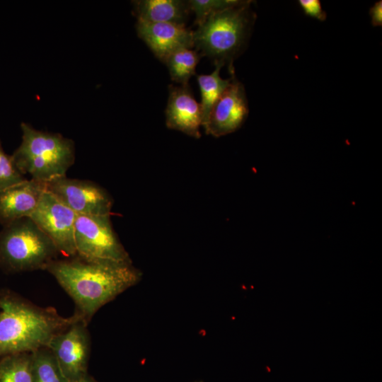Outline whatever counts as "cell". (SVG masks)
<instances>
[{
    "instance_id": "obj_1",
    "label": "cell",
    "mask_w": 382,
    "mask_h": 382,
    "mask_svg": "<svg viewBox=\"0 0 382 382\" xmlns=\"http://www.w3.org/2000/svg\"><path fill=\"white\" fill-rule=\"evenodd\" d=\"M45 270L73 299L75 313L86 323L100 308L141 277L131 261L89 260L78 255L54 260Z\"/></svg>"
},
{
    "instance_id": "obj_2",
    "label": "cell",
    "mask_w": 382,
    "mask_h": 382,
    "mask_svg": "<svg viewBox=\"0 0 382 382\" xmlns=\"http://www.w3.org/2000/svg\"><path fill=\"white\" fill-rule=\"evenodd\" d=\"M81 320L76 313L63 317L54 308L40 307L9 290H1L0 359L47 347L55 335Z\"/></svg>"
},
{
    "instance_id": "obj_3",
    "label": "cell",
    "mask_w": 382,
    "mask_h": 382,
    "mask_svg": "<svg viewBox=\"0 0 382 382\" xmlns=\"http://www.w3.org/2000/svg\"><path fill=\"white\" fill-rule=\"evenodd\" d=\"M252 1L211 14L194 31L196 50L202 56L228 65L233 69V61L245 49L256 14L251 8Z\"/></svg>"
},
{
    "instance_id": "obj_4",
    "label": "cell",
    "mask_w": 382,
    "mask_h": 382,
    "mask_svg": "<svg viewBox=\"0 0 382 382\" xmlns=\"http://www.w3.org/2000/svg\"><path fill=\"white\" fill-rule=\"evenodd\" d=\"M22 141L11 158L23 174L47 183L66 175L75 160L74 141L60 134L45 132L21 123Z\"/></svg>"
},
{
    "instance_id": "obj_5",
    "label": "cell",
    "mask_w": 382,
    "mask_h": 382,
    "mask_svg": "<svg viewBox=\"0 0 382 382\" xmlns=\"http://www.w3.org/2000/svg\"><path fill=\"white\" fill-rule=\"evenodd\" d=\"M59 254L30 217L13 221L0 231V267L7 272L45 270Z\"/></svg>"
},
{
    "instance_id": "obj_6",
    "label": "cell",
    "mask_w": 382,
    "mask_h": 382,
    "mask_svg": "<svg viewBox=\"0 0 382 382\" xmlns=\"http://www.w3.org/2000/svg\"><path fill=\"white\" fill-rule=\"evenodd\" d=\"M74 241L76 255L86 260L131 261L114 231L110 214H77Z\"/></svg>"
},
{
    "instance_id": "obj_7",
    "label": "cell",
    "mask_w": 382,
    "mask_h": 382,
    "mask_svg": "<svg viewBox=\"0 0 382 382\" xmlns=\"http://www.w3.org/2000/svg\"><path fill=\"white\" fill-rule=\"evenodd\" d=\"M76 216L46 190L30 218L52 240L59 254L72 257L77 255L74 241Z\"/></svg>"
},
{
    "instance_id": "obj_8",
    "label": "cell",
    "mask_w": 382,
    "mask_h": 382,
    "mask_svg": "<svg viewBox=\"0 0 382 382\" xmlns=\"http://www.w3.org/2000/svg\"><path fill=\"white\" fill-rule=\"evenodd\" d=\"M87 325L82 320L72 323L55 335L47 346L69 382L88 375L90 337Z\"/></svg>"
},
{
    "instance_id": "obj_9",
    "label": "cell",
    "mask_w": 382,
    "mask_h": 382,
    "mask_svg": "<svg viewBox=\"0 0 382 382\" xmlns=\"http://www.w3.org/2000/svg\"><path fill=\"white\" fill-rule=\"evenodd\" d=\"M46 183V190L57 197L76 214H110L113 200L110 195L94 182L67 178H56Z\"/></svg>"
},
{
    "instance_id": "obj_10",
    "label": "cell",
    "mask_w": 382,
    "mask_h": 382,
    "mask_svg": "<svg viewBox=\"0 0 382 382\" xmlns=\"http://www.w3.org/2000/svg\"><path fill=\"white\" fill-rule=\"evenodd\" d=\"M231 81L212 107L203 125L207 134L222 137L238 129L249 113L243 84L236 77L234 69L228 70Z\"/></svg>"
},
{
    "instance_id": "obj_11",
    "label": "cell",
    "mask_w": 382,
    "mask_h": 382,
    "mask_svg": "<svg viewBox=\"0 0 382 382\" xmlns=\"http://www.w3.org/2000/svg\"><path fill=\"white\" fill-rule=\"evenodd\" d=\"M135 27L139 37L162 62L178 50L195 47L194 31L186 25L137 20Z\"/></svg>"
},
{
    "instance_id": "obj_12",
    "label": "cell",
    "mask_w": 382,
    "mask_h": 382,
    "mask_svg": "<svg viewBox=\"0 0 382 382\" xmlns=\"http://www.w3.org/2000/svg\"><path fill=\"white\" fill-rule=\"evenodd\" d=\"M165 114L168 128L180 131L196 139L201 137V106L195 100L189 84L168 86Z\"/></svg>"
},
{
    "instance_id": "obj_13",
    "label": "cell",
    "mask_w": 382,
    "mask_h": 382,
    "mask_svg": "<svg viewBox=\"0 0 382 382\" xmlns=\"http://www.w3.org/2000/svg\"><path fill=\"white\" fill-rule=\"evenodd\" d=\"M46 190V183L27 180L0 191V223L4 226L30 217Z\"/></svg>"
},
{
    "instance_id": "obj_14",
    "label": "cell",
    "mask_w": 382,
    "mask_h": 382,
    "mask_svg": "<svg viewBox=\"0 0 382 382\" xmlns=\"http://www.w3.org/2000/svg\"><path fill=\"white\" fill-rule=\"evenodd\" d=\"M134 14L137 20L151 23H170L185 25L191 12L187 1H133Z\"/></svg>"
},
{
    "instance_id": "obj_15",
    "label": "cell",
    "mask_w": 382,
    "mask_h": 382,
    "mask_svg": "<svg viewBox=\"0 0 382 382\" xmlns=\"http://www.w3.org/2000/svg\"><path fill=\"white\" fill-rule=\"evenodd\" d=\"M214 65L215 69L210 74H200L196 76L201 94L199 104L202 115V127L205 124L212 107L231 81V76L226 79L220 76V71L224 64L215 62Z\"/></svg>"
},
{
    "instance_id": "obj_16",
    "label": "cell",
    "mask_w": 382,
    "mask_h": 382,
    "mask_svg": "<svg viewBox=\"0 0 382 382\" xmlns=\"http://www.w3.org/2000/svg\"><path fill=\"white\" fill-rule=\"evenodd\" d=\"M201 57L197 50L184 48L173 52L163 63L173 81L180 85L188 84L190 79L196 75L195 69Z\"/></svg>"
},
{
    "instance_id": "obj_17",
    "label": "cell",
    "mask_w": 382,
    "mask_h": 382,
    "mask_svg": "<svg viewBox=\"0 0 382 382\" xmlns=\"http://www.w3.org/2000/svg\"><path fill=\"white\" fill-rule=\"evenodd\" d=\"M0 382H33V353L13 354L1 358Z\"/></svg>"
},
{
    "instance_id": "obj_18",
    "label": "cell",
    "mask_w": 382,
    "mask_h": 382,
    "mask_svg": "<svg viewBox=\"0 0 382 382\" xmlns=\"http://www.w3.org/2000/svg\"><path fill=\"white\" fill-rule=\"evenodd\" d=\"M33 382H69L47 347L33 352Z\"/></svg>"
},
{
    "instance_id": "obj_19",
    "label": "cell",
    "mask_w": 382,
    "mask_h": 382,
    "mask_svg": "<svg viewBox=\"0 0 382 382\" xmlns=\"http://www.w3.org/2000/svg\"><path fill=\"white\" fill-rule=\"evenodd\" d=\"M242 0H189L190 9L195 14V23L201 25L212 13L239 4Z\"/></svg>"
},
{
    "instance_id": "obj_20",
    "label": "cell",
    "mask_w": 382,
    "mask_h": 382,
    "mask_svg": "<svg viewBox=\"0 0 382 382\" xmlns=\"http://www.w3.org/2000/svg\"><path fill=\"white\" fill-rule=\"evenodd\" d=\"M25 178L8 156L0 143V191L24 181Z\"/></svg>"
},
{
    "instance_id": "obj_21",
    "label": "cell",
    "mask_w": 382,
    "mask_h": 382,
    "mask_svg": "<svg viewBox=\"0 0 382 382\" xmlns=\"http://www.w3.org/2000/svg\"><path fill=\"white\" fill-rule=\"evenodd\" d=\"M299 4L306 16L320 21H325L327 13L323 9L319 0H299Z\"/></svg>"
},
{
    "instance_id": "obj_22",
    "label": "cell",
    "mask_w": 382,
    "mask_h": 382,
    "mask_svg": "<svg viewBox=\"0 0 382 382\" xmlns=\"http://www.w3.org/2000/svg\"><path fill=\"white\" fill-rule=\"evenodd\" d=\"M369 15L373 26L382 25V1H376L370 8Z\"/></svg>"
},
{
    "instance_id": "obj_23",
    "label": "cell",
    "mask_w": 382,
    "mask_h": 382,
    "mask_svg": "<svg viewBox=\"0 0 382 382\" xmlns=\"http://www.w3.org/2000/svg\"><path fill=\"white\" fill-rule=\"evenodd\" d=\"M74 382H96L93 378L88 376V375L85 376L84 377L75 381Z\"/></svg>"
}]
</instances>
